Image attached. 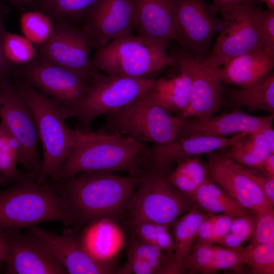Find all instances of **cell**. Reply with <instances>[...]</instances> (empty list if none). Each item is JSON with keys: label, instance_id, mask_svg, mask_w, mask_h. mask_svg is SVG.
<instances>
[{"label": "cell", "instance_id": "cell-1", "mask_svg": "<svg viewBox=\"0 0 274 274\" xmlns=\"http://www.w3.org/2000/svg\"><path fill=\"white\" fill-rule=\"evenodd\" d=\"M140 175L86 172L55 181L53 187L66 204L75 230L100 219L114 220L124 215Z\"/></svg>", "mask_w": 274, "mask_h": 274}, {"label": "cell", "instance_id": "cell-2", "mask_svg": "<svg viewBox=\"0 0 274 274\" xmlns=\"http://www.w3.org/2000/svg\"><path fill=\"white\" fill-rule=\"evenodd\" d=\"M75 147L51 177L54 182L86 172H128L139 175L148 165L150 148L120 133L77 128Z\"/></svg>", "mask_w": 274, "mask_h": 274}, {"label": "cell", "instance_id": "cell-3", "mask_svg": "<svg viewBox=\"0 0 274 274\" xmlns=\"http://www.w3.org/2000/svg\"><path fill=\"white\" fill-rule=\"evenodd\" d=\"M35 177L20 176L0 190V231H17L49 221L72 226L69 210L54 187L39 183Z\"/></svg>", "mask_w": 274, "mask_h": 274}, {"label": "cell", "instance_id": "cell-4", "mask_svg": "<svg viewBox=\"0 0 274 274\" xmlns=\"http://www.w3.org/2000/svg\"><path fill=\"white\" fill-rule=\"evenodd\" d=\"M168 46L132 33L114 39L97 49L91 63L94 70L119 77L152 79L164 68L175 65Z\"/></svg>", "mask_w": 274, "mask_h": 274}, {"label": "cell", "instance_id": "cell-5", "mask_svg": "<svg viewBox=\"0 0 274 274\" xmlns=\"http://www.w3.org/2000/svg\"><path fill=\"white\" fill-rule=\"evenodd\" d=\"M169 172L147 166L140 174L138 186L125 208L130 227L142 222L173 227L196 206L170 183Z\"/></svg>", "mask_w": 274, "mask_h": 274}, {"label": "cell", "instance_id": "cell-6", "mask_svg": "<svg viewBox=\"0 0 274 274\" xmlns=\"http://www.w3.org/2000/svg\"><path fill=\"white\" fill-rule=\"evenodd\" d=\"M33 112L43 151L37 182L43 183L60 168L76 145L77 129L65 123L57 104L24 81L14 78Z\"/></svg>", "mask_w": 274, "mask_h": 274}, {"label": "cell", "instance_id": "cell-7", "mask_svg": "<svg viewBox=\"0 0 274 274\" xmlns=\"http://www.w3.org/2000/svg\"><path fill=\"white\" fill-rule=\"evenodd\" d=\"M105 116L101 130L125 135L154 146L175 141L184 122V119L173 115L142 96Z\"/></svg>", "mask_w": 274, "mask_h": 274}, {"label": "cell", "instance_id": "cell-8", "mask_svg": "<svg viewBox=\"0 0 274 274\" xmlns=\"http://www.w3.org/2000/svg\"><path fill=\"white\" fill-rule=\"evenodd\" d=\"M153 81L111 76L93 69L89 89L77 107L66 108L57 105L65 120L76 118L80 124L78 128L89 129L95 118L117 111L139 98Z\"/></svg>", "mask_w": 274, "mask_h": 274}, {"label": "cell", "instance_id": "cell-9", "mask_svg": "<svg viewBox=\"0 0 274 274\" xmlns=\"http://www.w3.org/2000/svg\"><path fill=\"white\" fill-rule=\"evenodd\" d=\"M1 122L18 142L19 163L26 174L36 178L42 167L35 118L28 102L14 79L0 81Z\"/></svg>", "mask_w": 274, "mask_h": 274}, {"label": "cell", "instance_id": "cell-10", "mask_svg": "<svg viewBox=\"0 0 274 274\" xmlns=\"http://www.w3.org/2000/svg\"><path fill=\"white\" fill-rule=\"evenodd\" d=\"M92 71L76 72L39 57L23 65L19 72L15 73V78L26 82L57 105L74 108L81 103L89 89Z\"/></svg>", "mask_w": 274, "mask_h": 274}, {"label": "cell", "instance_id": "cell-11", "mask_svg": "<svg viewBox=\"0 0 274 274\" xmlns=\"http://www.w3.org/2000/svg\"><path fill=\"white\" fill-rule=\"evenodd\" d=\"M218 14L214 5L205 0H176L175 41L194 57L204 59L215 34L223 26Z\"/></svg>", "mask_w": 274, "mask_h": 274}, {"label": "cell", "instance_id": "cell-12", "mask_svg": "<svg viewBox=\"0 0 274 274\" xmlns=\"http://www.w3.org/2000/svg\"><path fill=\"white\" fill-rule=\"evenodd\" d=\"M169 53L175 63L184 67L191 81L188 105L179 117L205 119L214 115L219 110L223 99L218 68L208 66L202 59L180 46L173 48Z\"/></svg>", "mask_w": 274, "mask_h": 274}, {"label": "cell", "instance_id": "cell-13", "mask_svg": "<svg viewBox=\"0 0 274 274\" xmlns=\"http://www.w3.org/2000/svg\"><path fill=\"white\" fill-rule=\"evenodd\" d=\"M255 7L253 1L246 0L232 11L213 47L202 59L205 64L218 68L236 56L263 50L253 22Z\"/></svg>", "mask_w": 274, "mask_h": 274}, {"label": "cell", "instance_id": "cell-14", "mask_svg": "<svg viewBox=\"0 0 274 274\" xmlns=\"http://www.w3.org/2000/svg\"><path fill=\"white\" fill-rule=\"evenodd\" d=\"M208 178L256 216L273 210L249 168L222 154H208Z\"/></svg>", "mask_w": 274, "mask_h": 274}, {"label": "cell", "instance_id": "cell-15", "mask_svg": "<svg viewBox=\"0 0 274 274\" xmlns=\"http://www.w3.org/2000/svg\"><path fill=\"white\" fill-rule=\"evenodd\" d=\"M138 0H97L87 11L82 28L96 50L134 30Z\"/></svg>", "mask_w": 274, "mask_h": 274}, {"label": "cell", "instance_id": "cell-16", "mask_svg": "<svg viewBox=\"0 0 274 274\" xmlns=\"http://www.w3.org/2000/svg\"><path fill=\"white\" fill-rule=\"evenodd\" d=\"M8 248L7 274H66L64 267L48 246L30 230L0 231Z\"/></svg>", "mask_w": 274, "mask_h": 274}, {"label": "cell", "instance_id": "cell-17", "mask_svg": "<svg viewBox=\"0 0 274 274\" xmlns=\"http://www.w3.org/2000/svg\"><path fill=\"white\" fill-rule=\"evenodd\" d=\"M92 48L89 38L82 27L71 22H56L50 37L39 46V56L61 67L88 73L93 70L90 58Z\"/></svg>", "mask_w": 274, "mask_h": 274}, {"label": "cell", "instance_id": "cell-18", "mask_svg": "<svg viewBox=\"0 0 274 274\" xmlns=\"http://www.w3.org/2000/svg\"><path fill=\"white\" fill-rule=\"evenodd\" d=\"M29 230L42 239L70 274L113 273L110 262L98 261L84 249L75 230L66 227L61 234L48 232L37 226Z\"/></svg>", "mask_w": 274, "mask_h": 274}, {"label": "cell", "instance_id": "cell-19", "mask_svg": "<svg viewBox=\"0 0 274 274\" xmlns=\"http://www.w3.org/2000/svg\"><path fill=\"white\" fill-rule=\"evenodd\" d=\"M246 134L241 133L227 138L187 136L177 138L165 145L153 146L150 148L147 166L169 172L174 165L185 159L227 148Z\"/></svg>", "mask_w": 274, "mask_h": 274}, {"label": "cell", "instance_id": "cell-20", "mask_svg": "<svg viewBox=\"0 0 274 274\" xmlns=\"http://www.w3.org/2000/svg\"><path fill=\"white\" fill-rule=\"evenodd\" d=\"M273 118V114L256 116L239 110L205 119L186 118L177 138L191 135L227 138L241 133H251L272 124Z\"/></svg>", "mask_w": 274, "mask_h": 274}, {"label": "cell", "instance_id": "cell-21", "mask_svg": "<svg viewBox=\"0 0 274 274\" xmlns=\"http://www.w3.org/2000/svg\"><path fill=\"white\" fill-rule=\"evenodd\" d=\"M176 0H138L134 30L136 36L169 46L175 40Z\"/></svg>", "mask_w": 274, "mask_h": 274}, {"label": "cell", "instance_id": "cell-22", "mask_svg": "<svg viewBox=\"0 0 274 274\" xmlns=\"http://www.w3.org/2000/svg\"><path fill=\"white\" fill-rule=\"evenodd\" d=\"M274 56L263 50L236 56L218 67L222 83L246 88L268 77L273 72Z\"/></svg>", "mask_w": 274, "mask_h": 274}, {"label": "cell", "instance_id": "cell-23", "mask_svg": "<svg viewBox=\"0 0 274 274\" xmlns=\"http://www.w3.org/2000/svg\"><path fill=\"white\" fill-rule=\"evenodd\" d=\"M178 73L154 79L151 86L142 96L168 112H183L187 107L191 81L184 67L175 63Z\"/></svg>", "mask_w": 274, "mask_h": 274}, {"label": "cell", "instance_id": "cell-24", "mask_svg": "<svg viewBox=\"0 0 274 274\" xmlns=\"http://www.w3.org/2000/svg\"><path fill=\"white\" fill-rule=\"evenodd\" d=\"M195 241L186 263L189 273H213L218 270L240 271L244 263L241 250Z\"/></svg>", "mask_w": 274, "mask_h": 274}, {"label": "cell", "instance_id": "cell-25", "mask_svg": "<svg viewBox=\"0 0 274 274\" xmlns=\"http://www.w3.org/2000/svg\"><path fill=\"white\" fill-rule=\"evenodd\" d=\"M79 238L84 249L93 258L110 262L121 247L123 234L114 220L103 218L83 227Z\"/></svg>", "mask_w": 274, "mask_h": 274}, {"label": "cell", "instance_id": "cell-26", "mask_svg": "<svg viewBox=\"0 0 274 274\" xmlns=\"http://www.w3.org/2000/svg\"><path fill=\"white\" fill-rule=\"evenodd\" d=\"M210 214L194 206L184 213L173 225L172 231L175 248L174 260L179 273L186 271V263L201 222Z\"/></svg>", "mask_w": 274, "mask_h": 274}, {"label": "cell", "instance_id": "cell-27", "mask_svg": "<svg viewBox=\"0 0 274 274\" xmlns=\"http://www.w3.org/2000/svg\"><path fill=\"white\" fill-rule=\"evenodd\" d=\"M228 95L236 108L250 111H263L274 114V73L262 81L246 88L231 89Z\"/></svg>", "mask_w": 274, "mask_h": 274}, {"label": "cell", "instance_id": "cell-28", "mask_svg": "<svg viewBox=\"0 0 274 274\" xmlns=\"http://www.w3.org/2000/svg\"><path fill=\"white\" fill-rule=\"evenodd\" d=\"M270 154L265 139L259 130L245 134L222 154L246 167L261 168Z\"/></svg>", "mask_w": 274, "mask_h": 274}, {"label": "cell", "instance_id": "cell-29", "mask_svg": "<svg viewBox=\"0 0 274 274\" xmlns=\"http://www.w3.org/2000/svg\"><path fill=\"white\" fill-rule=\"evenodd\" d=\"M30 6L55 23L84 18L89 8L85 0H36Z\"/></svg>", "mask_w": 274, "mask_h": 274}, {"label": "cell", "instance_id": "cell-30", "mask_svg": "<svg viewBox=\"0 0 274 274\" xmlns=\"http://www.w3.org/2000/svg\"><path fill=\"white\" fill-rule=\"evenodd\" d=\"M2 46L6 60L13 67L26 64L38 57L32 43L24 36L6 31Z\"/></svg>", "mask_w": 274, "mask_h": 274}, {"label": "cell", "instance_id": "cell-31", "mask_svg": "<svg viewBox=\"0 0 274 274\" xmlns=\"http://www.w3.org/2000/svg\"><path fill=\"white\" fill-rule=\"evenodd\" d=\"M20 153L18 142L0 122V174L8 181L20 176L17 169Z\"/></svg>", "mask_w": 274, "mask_h": 274}, {"label": "cell", "instance_id": "cell-32", "mask_svg": "<svg viewBox=\"0 0 274 274\" xmlns=\"http://www.w3.org/2000/svg\"><path fill=\"white\" fill-rule=\"evenodd\" d=\"M54 24L49 16L37 10L25 12L20 18V26L24 36L38 46L50 37Z\"/></svg>", "mask_w": 274, "mask_h": 274}, {"label": "cell", "instance_id": "cell-33", "mask_svg": "<svg viewBox=\"0 0 274 274\" xmlns=\"http://www.w3.org/2000/svg\"><path fill=\"white\" fill-rule=\"evenodd\" d=\"M167 225L142 222L131 227L132 233L144 242L167 253L174 254L175 244L172 232Z\"/></svg>", "mask_w": 274, "mask_h": 274}, {"label": "cell", "instance_id": "cell-34", "mask_svg": "<svg viewBox=\"0 0 274 274\" xmlns=\"http://www.w3.org/2000/svg\"><path fill=\"white\" fill-rule=\"evenodd\" d=\"M241 253L244 264H247L251 273H274V245L251 243Z\"/></svg>", "mask_w": 274, "mask_h": 274}, {"label": "cell", "instance_id": "cell-35", "mask_svg": "<svg viewBox=\"0 0 274 274\" xmlns=\"http://www.w3.org/2000/svg\"><path fill=\"white\" fill-rule=\"evenodd\" d=\"M253 22L263 50L274 56V10L255 6Z\"/></svg>", "mask_w": 274, "mask_h": 274}, {"label": "cell", "instance_id": "cell-36", "mask_svg": "<svg viewBox=\"0 0 274 274\" xmlns=\"http://www.w3.org/2000/svg\"><path fill=\"white\" fill-rule=\"evenodd\" d=\"M251 243L274 245V210L257 216V221Z\"/></svg>", "mask_w": 274, "mask_h": 274}, {"label": "cell", "instance_id": "cell-37", "mask_svg": "<svg viewBox=\"0 0 274 274\" xmlns=\"http://www.w3.org/2000/svg\"><path fill=\"white\" fill-rule=\"evenodd\" d=\"M195 156L183 160L178 163L174 168L190 178L198 186L208 178L207 165L200 158Z\"/></svg>", "mask_w": 274, "mask_h": 274}, {"label": "cell", "instance_id": "cell-38", "mask_svg": "<svg viewBox=\"0 0 274 274\" xmlns=\"http://www.w3.org/2000/svg\"><path fill=\"white\" fill-rule=\"evenodd\" d=\"M204 183L209 191L229 210L232 217H237L251 214L250 211L241 206L208 178L206 179Z\"/></svg>", "mask_w": 274, "mask_h": 274}, {"label": "cell", "instance_id": "cell-39", "mask_svg": "<svg viewBox=\"0 0 274 274\" xmlns=\"http://www.w3.org/2000/svg\"><path fill=\"white\" fill-rule=\"evenodd\" d=\"M173 185L192 203L198 186L186 175L173 169L168 174Z\"/></svg>", "mask_w": 274, "mask_h": 274}, {"label": "cell", "instance_id": "cell-40", "mask_svg": "<svg viewBox=\"0 0 274 274\" xmlns=\"http://www.w3.org/2000/svg\"><path fill=\"white\" fill-rule=\"evenodd\" d=\"M253 180L261 189L269 204L274 206V176L262 175L249 168Z\"/></svg>", "mask_w": 274, "mask_h": 274}, {"label": "cell", "instance_id": "cell-41", "mask_svg": "<svg viewBox=\"0 0 274 274\" xmlns=\"http://www.w3.org/2000/svg\"><path fill=\"white\" fill-rule=\"evenodd\" d=\"M234 218L224 214H215L213 224L214 244H219L223 238L229 232Z\"/></svg>", "mask_w": 274, "mask_h": 274}, {"label": "cell", "instance_id": "cell-42", "mask_svg": "<svg viewBox=\"0 0 274 274\" xmlns=\"http://www.w3.org/2000/svg\"><path fill=\"white\" fill-rule=\"evenodd\" d=\"M214 216L215 214L210 215L201 222L197 229L196 241L202 243L214 244Z\"/></svg>", "mask_w": 274, "mask_h": 274}, {"label": "cell", "instance_id": "cell-43", "mask_svg": "<svg viewBox=\"0 0 274 274\" xmlns=\"http://www.w3.org/2000/svg\"><path fill=\"white\" fill-rule=\"evenodd\" d=\"M245 1L246 0H213V4L224 22L227 20L232 11Z\"/></svg>", "mask_w": 274, "mask_h": 274}, {"label": "cell", "instance_id": "cell-44", "mask_svg": "<svg viewBox=\"0 0 274 274\" xmlns=\"http://www.w3.org/2000/svg\"><path fill=\"white\" fill-rule=\"evenodd\" d=\"M5 31H0V81L13 79L15 73L14 67L6 60L2 49V41Z\"/></svg>", "mask_w": 274, "mask_h": 274}, {"label": "cell", "instance_id": "cell-45", "mask_svg": "<svg viewBox=\"0 0 274 274\" xmlns=\"http://www.w3.org/2000/svg\"><path fill=\"white\" fill-rule=\"evenodd\" d=\"M261 131L265 139L270 153L274 154V130L272 124L263 127Z\"/></svg>", "mask_w": 274, "mask_h": 274}, {"label": "cell", "instance_id": "cell-46", "mask_svg": "<svg viewBox=\"0 0 274 274\" xmlns=\"http://www.w3.org/2000/svg\"><path fill=\"white\" fill-rule=\"evenodd\" d=\"M266 174L274 176V154H269L264 160L261 168Z\"/></svg>", "mask_w": 274, "mask_h": 274}, {"label": "cell", "instance_id": "cell-47", "mask_svg": "<svg viewBox=\"0 0 274 274\" xmlns=\"http://www.w3.org/2000/svg\"><path fill=\"white\" fill-rule=\"evenodd\" d=\"M8 254V248L5 238L0 232V266L6 263Z\"/></svg>", "mask_w": 274, "mask_h": 274}, {"label": "cell", "instance_id": "cell-48", "mask_svg": "<svg viewBox=\"0 0 274 274\" xmlns=\"http://www.w3.org/2000/svg\"><path fill=\"white\" fill-rule=\"evenodd\" d=\"M36 0H0V2H6L17 8H22L26 6H30Z\"/></svg>", "mask_w": 274, "mask_h": 274}, {"label": "cell", "instance_id": "cell-49", "mask_svg": "<svg viewBox=\"0 0 274 274\" xmlns=\"http://www.w3.org/2000/svg\"><path fill=\"white\" fill-rule=\"evenodd\" d=\"M253 2L260 1L266 4L269 9L274 10V0H252Z\"/></svg>", "mask_w": 274, "mask_h": 274}, {"label": "cell", "instance_id": "cell-50", "mask_svg": "<svg viewBox=\"0 0 274 274\" xmlns=\"http://www.w3.org/2000/svg\"><path fill=\"white\" fill-rule=\"evenodd\" d=\"M8 181L0 174V187L5 186Z\"/></svg>", "mask_w": 274, "mask_h": 274}, {"label": "cell", "instance_id": "cell-51", "mask_svg": "<svg viewBox=\"0 0 274 274\" xmlns=\"http://www.w3.org/2000/svg\"><path fill=\"white\" fill-rule=\"evenodd\" d=\"M5 28L3 25V17L2 14L0 13V31L5 30Z\"/></svg>", "mask_w": 274, "mask_h": 274}, {"label": "cell", "instance_id": "cell-52", "mask_svg": "<svg viewBox=\"0 0 274 274\" xmlns=\"http://www.w3.org/2000/svg\"><path fill=\"white\" fill-rule=\"evenodd\" d=\"M97 0H85L87 4L90 8L92 5H93Z\"/></svg>", "mask_w": 274, "mask_h": 274}]
</instances>
